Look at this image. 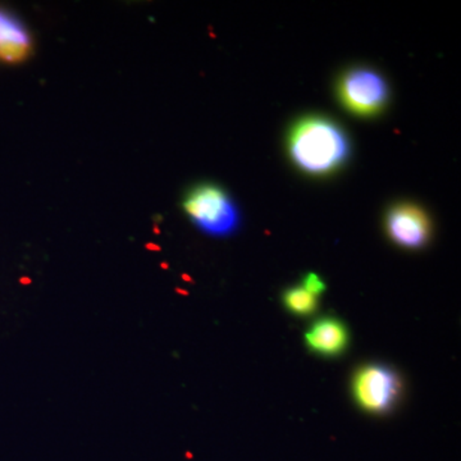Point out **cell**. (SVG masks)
<instances>
[{
  "mask_svg": "<svg viewBox=\"0 0 461 461\" xmlns=\"http://www.w3.org/2000/svg\"><path fill=\"white\" fill-rule=\"evenodd\" d=\"M355 402L372 414H386L402 396V382L395 369L384 364H368L355 373Z\"/></svg>",
  "mask_w": 461,
  "mask_h": 461,
  "instance_id": "obj_3",
  "label": "cell"
},
{
  "mask_svg": "<svg viewBox=\"0 0 461 461\" xmlns=\"http://www.w3.org/2000/svg\"><path fill=\"white\" fill-rule=\"evenodd\" d=\"M284 303L288 311L296 315H311L318 308L317 297L303 287H293L285 291Z\"/></svg>",
  "mask_w": 461,
  "mask_h": 461,
  "instance_id": "obj_8",
  "label": "cell"
},
{
  "mask_svg": "<svg viewBox=\"0 0 461 461\" xmlns=\"http://www.w3.org/2000/svg\"><path fill=\"white\" fill-rule=\"evenodd\" d=\"M338 93L345 108L360 117L378 114L388 102L386 80L375 69L366 67L345 72L339 78Z\"/></svg>",
  "mask_w": 461,
  "mask_h": 461,
  "instance_id": "obj_4",
  "label": "cell"
},
{
  "mask_svg": "<svg viewBox=\"0 0 461 461\" xmlns=\"http://www.w3.org/2000/svg\"><path fill=\"white\" fill-rule=\"evenodd\" d=\"M303 288L308 291L309 294H312V295L318 296L321 295V293H324L326 285H324V282L321 281L315 273H309V275L305 276L304 287Z\"/></svg>",
  "mask_w": 461,
  "mask_h": 461,
  "instance_id": "obj_9",
  "label": "cell"
},
{
  "mask_svg": "<svg viewBox=\"0 0 461 461\" xmlns=\"http://www.w3.org/2000/svg\"><path fill=\"white\" fill-rule=\"evenodd\" d=\"M184 209L199 230L223 238L239 229L238 206L229 194L212 184L194 187L184 200Z\"/></svg>",
  "mask_w": 461,
  "mask_h": 461,
  "instance_id": "obj_2",
  "label": "cell"
},
{
  "mask_svg": "<svg viewBox=\"0 0 461 461\" xmlns=\"http://www.w3.org/2000/svg\"><path fill=\"white\" fill-rule=\"evenodd\" d=\"M305 342L315 354L338 357L348 348V329L336 318H321L305 333Z\"/></svg>",
  "mask_w": 461,
  "mask_h": 461,
  "instance_id": "obj_6",
  "label": "cell"
},
{
  "mask_svg": "<svg viewBox=\"0 0 461 461\" xmlns=\"http://www.w3.org/2000/svg\"><path fill=\"white\" fill-rule=\"evenodd\" d=\"M32 50V39L23 23L0 9V59L7 63L23 62Z\"/></svg>",
  "mask_w": 461,
  "mask_h": 461,
  "instance_id": "obj_7",
  "label": "cell"
},
{
  "mask_svg": "<svg viewBox=\"0 0 461 461\" xmlns=\"http://www.w3.org/2000/svg\"><path fill=\"white\" fill-rule=\"evenodd\" d=\"M388 236L405 249H420L429 241L430 221L423 209L411 203L393 205L386 215Z\"/></svg>",
  "mask_w": 461,
  "mask_h": 461,
  "instance_id": "obj_5",
  "label": "cell"
},
{
  "mask_svg": "<svg viewBox=\"0 0 461 461\" xmlns=\"http://www.w3.org/2000/svg\"><path fill=\"white\" fill-rule=\"evenodd\" d=\"M287 149L297 168L313 176L338 171L350 156V141L344 130L321 115L297 121L288 133Z\"/></svg>",
  "mask_w": 461,
  "mask_h": 461,
  "instance_id": "obj_1",
  "label": "cell"
}]
</instances>
